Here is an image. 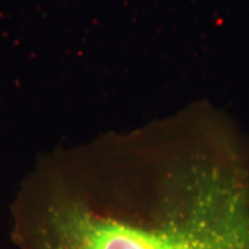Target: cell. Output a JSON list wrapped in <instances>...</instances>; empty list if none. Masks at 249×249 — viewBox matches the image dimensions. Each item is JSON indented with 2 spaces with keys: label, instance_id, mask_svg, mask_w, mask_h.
<instances>
[{
  "label": "cell",
  "instance_id": "1",
  "mask_svg": "<svg viewBox=\"0 0 249 249\" xmlns=\"http://www.w3.org/2000/svg\"><path fill=\"white\" fill-rule=\"evenodd\" d=\"M13 240L19 249H226L211 219L188 204L98 209L37 190L14 206Z\"/></svg>",
  "mask_w": 249,
  "mask_h": 249
}]
</instances>
